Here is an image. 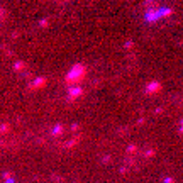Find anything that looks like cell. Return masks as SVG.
Listing matches in <instances>:
<instances>
[{"instance_id": "6da1fadb", "label": "cell", "mask_w": 183, "mask_h": 183, "mask_svg": "<svg viewBox=\"0 0 183 183\" xmlns=\"http://www.w3.org/2000/svg\"><path fill=\"white\" fill-rule=\"evenodd\" d=\"M85 75H87L85 65H83V63H75L73 66L68 70L66 76H65V83H66L68 87H71V85L76 87V83H80V81L85 78Z\"/></svg>"}, {"instance_id": "7a4b0ae2", "label": "cell", "mask_w": 183, "mask_h": 183, "mask_svg": "<svg viewBox=\"0 0 183 183\" xmlns=\"http://www.w3.org/2000/svg\"><path fill=\"white\" fill-rule=\"evenodd\" d=\"M81 95H83V88H81L80 85H76V87L68 88V95H66V98H68L70 102H73V100H76V98H80Z\"/></svg>"}, {"instance_id": "3957f363", "label": "cell", "mask_w": 183, "mask_h": 183, "mask_svg": "<svg viewBox=\"0 0 183 183\" xmlns=\"http://www.w3.org/2000/svg\"><path fill=\"white\" fill-rule=\"evenodd\" d=\"M44 85H46V78H44V76H39V78H36V80L29 85V88H31V90H36V88H41V87H44Z\"/></svg>"}, {"instance_id": "277c9868", "label": "cell", "mask_w": 183, "mask_h": 183, "mask_svg": "<svg viewBox=\"0 0 183 183\" xmlns=\"http://www.w3.org/2000/svg\"><path fill=\"white\" fill-rule=\"evenodd\" d=\"M80 141H81V136H76V137H73V139L66 141L65 144H63V146H65V148H73L75 144H76V142H80Z\"/></svg>"}, {"instance_id": "5b68a950", "label": "cell", "mask_w": 183, "mask_h": 183, "mask_svg": "<svg viewBox=\"0 0 183 183\" xmlns=\"http://www.w3.org/2000/svg\"><path fill=\"white\" fill-rule=\"evenodd\" d=\"M63 131H65V127H63L61 124H58V126H54V127L51 129V134H53V136H60Z\"/></svg>"}, {"instance_id": "8992f818", "label": "cell", "mask_w": 183, "mask_h": 183, "mask_svg": "<svg viewBox=\"0 0 183 183\" xmlns=\"http://www.w3.org/2000/svg\"><path fill=\"white\" fill-rule=\"evenodd\" d=\"M24 68H26V63H24V61H17V63L14 65V70H15V71H20V70H24Z\"/></svg>"}, {"instance_id": "52a82bcc", "label": "cell", "mask_w": 183, "mask_h": 183, "mask_svg": "<svg viewBox=\"0 0 183 183\" xmlns=\"http://www.w3.org/2000/svg\"><path fill=\"white\" fill-rule=\"evenodd\" d=\"M7 17V9L5 7H0V20H4Z\"/></svg>"}, {"instance_id": "ba28073f", "label": "cell", "mask_w": 183, "mask_h": 183, "mask_svg": "<svg viewBox=\"0 0 183 183\" xmlns=\"http://www.w3.org/2000/svg\"><path fill=\"white\" fill-rule=\"evenodd\" d=\"M9 131V124H2L0 126V132H7Z\"/></svg>"}, {"instance_id": "9c48e42d", "label": "cell", "mask_w": 183, "mask_h": 183, "mask_svg": "<svg viewBox=\"0 0 183 183\" xmlns=\"http://www.w3.org/2000/svg\"><path fill=\"white\" fill-rule=\"evenodd\" d=\"M47 20H49V19H46V17H44V19H41V20H39V26H41V27L47 26Z\"/></svg>"}, {"instance_id": "30bf717a", "label": "cell", "mask_w": 183, "mask_h": 183, "mask_svg": "<svg viewBox=\"0 0 183 183\" xmlns=\"http://www.w3.org/2000/svg\"><path fill=\"white\" fill-rule=\"evenodd\" d=\"M78 129H80V124H73V126H71V129H70V131H78Z\"/></svg>"}, {"instance_id": "8fae6325", "label": "cell", "mask_w": 183, "mask_h": 183, "mask_svg": "<svg viewBox=\"0 0 183 183\" xmlns=\"http://www.w3.org/2000/svg\"><path fill=\"white\" fill-rule=\"evenodd\" d=\"M5 183H15V178H7Z\"/></svg>"}]
</instances>
